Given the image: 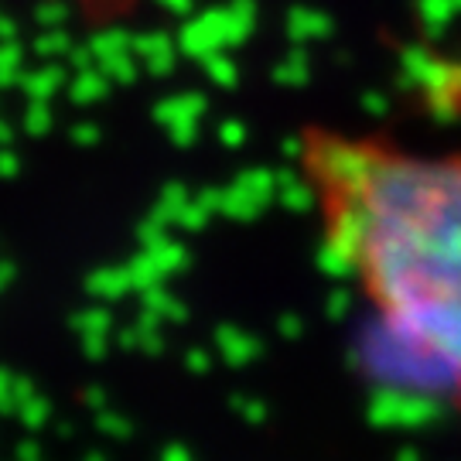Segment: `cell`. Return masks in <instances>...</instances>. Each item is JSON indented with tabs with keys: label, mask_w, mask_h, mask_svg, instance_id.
Segmentation results:
<instances>
[{
	"label": "cell",
	"mask_w": 461,
	"mask_h": 461,
	"mask_svg": "<svg viewBox=\"0 0 461 461\" xmlns=\"http://www.w3.org/2000/svg\"><path fill=\"white\" fill-rule=\"evenodd\" d=\"M321 247L461 417V150L312 123L297 137Z\"/></svg>",
	"instance_id": "cell-1"
}]
</instances>
